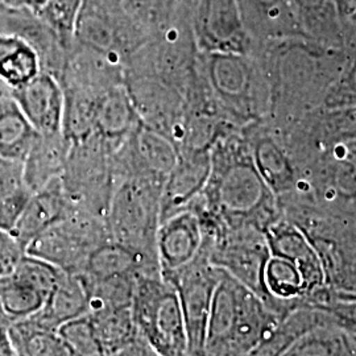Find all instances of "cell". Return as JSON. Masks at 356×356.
Listing matches in <instances>:
<instances>
[{
  "mask_svg": "<svg viewBox=\"0 0 356 356\" xmlns=\"http://www.w3.org/2000/svg\"><path fill=\"white\" fill-rule=\"evenodd\" d=\"M193 204L211 234L247 227L266 231L280 218L279 201L254 165L242 128L211 147L210 173Z\"/></svg>",
  "mask_w": 356,
  "mask_h": 356,
  "instance_id": "1",
  "label": "cell"
},
{
  "mask_svg": "<svg viewBox=\"0 0 356 356\" xmlns=\"http://www.w3.org/2000/svg\"><path fill=\"white\" fill-rule=\"evenodd\" d=\"M281 318L257 294L220 268L209 314L204 355H252Z\"/></svg>",
  "mask_w": 356,
  "mask_h": 356,
  "instance_id": "2",
  "label": "cell"
},
{
  "mask_svg": "<svg viewBox=\"0 0 356 356\" xmlns=\"http://www.w3.org/2000/svg\"><path fill=\"white\" fill-rule=\"evenodd\" d=\"M201 78L216 110L232 127L241 129L269 118L272 83L248 54L206 53Z\"/></svg>",
  "mask_w": 356,
  "mask_h": 356,
  "instance_id": "3",
  "label": "cell"
},
{
  "mask_svg": "<svg viewBox=\"0 0 356 356\" xmlns=\"http://www.w3.org/2000/svg\"><path fill=\"white\" fill-rule=\"evenodd\" d=\"M163 185L161 181L147 178L116 181L104 218L113 241L157 259L156 236L161 219Z\"/></svg>",
  "mask_w": 356,
  "mask_h": 356,
  "instance_id": "4",
  "label": "cell"
},
{
  "mask_svg": "<svg viewBox=\"0 0 356 356\" xmlns=\"http://www.w3.org/2000/svg\"><path fill=\"white\" fill-rule=\"evenodd\" d=\"M134 319L157 356L188 355V337L176 288L161 273L136 277Z\"/></svg>",
  "mask_w": 356,
  "mask_h": 356,
  "instance_id": "5",
  "label": "cell"
},
{
  "mask_svg": "<svg viewBox=\"0 0 356 356\" xmlns=\"http://www.w3.org/2000/svg\"><path fill=\"white\" fill-rule=\"evenodd\" d=\"M113 152L97 134L72 144L60 181L73 213L106 218L116 185Z\"/></svg>",
  "mask_w": 356,
  "mask_h": 356,
  "instance_id": "6",
  "label": "cell"
},
{
  "mask_svg": "<svg viewBox=\"0 0 356 356\" xmlns=\"http://www.w3.org/2000/svg\"><path fill=\"white\" fill-rule=\"evenodd\" d=\"M108 239L111 236L104 218L76 211L38 234L24 252L65 272L81 273L91 252Z\"/></svg>",
  "mask_w": 356,
  "mask_h": 356,
  "instance_id": "7",
  "label": "cell"
},
{
  "mask_svg": "<svg viewBox=\"0 0 356 356\" xmlns=\"http://www.w3.org/2000/svg\"><path fill=\"white\" fill-rule=\"evenodd\" d=\"M204 238L209 244L210 263L225 269L257 294L270 310L277 313L264 284V269L270 256L266 232L254 227L229 229L219 234L204 229Z\"/></svg>",
  "mask_w": 356,
  "mask_h": 356,
  "instance_id": "8",
  "label": "cell"
},
{
  "mask_svg": "<svg viewBox=\"0 0 356 356\" xmlns=\"http://www.w3.org/2000/svg\"><path fill=\"white\" fill-rule=\"evenodd\" d=\"M161 276L177 291L188 337V355L204 356L210 307L220 279V268L210 263L206 238L200 254L191 263Z\"/></svg>",
  "mask_w": 356,
  "mask_h": 356,
  "instance_id": "9",
  "label": "cell"
},
{
  "mask_svg": "<svg viewBox=\"0 0 356 356\" xmlns=\"http://www.w3.org/2000/svg\"><path fill=\"white\" fill-rule=\"evenodd\" d=\"M250 145L254 165L275 193L279 204L297 200L304 182L292 151L280 128L269 120H260L242 128Z\"/></svg>",
  "mask_w": 356,
  "mask_h": 356,
  "instance_id": "10",
  "label": "cell"
},
{
  "mask_svg": "<svg viewBox=\"0 0 356 356\" xmlns=\"http://www.w3.org/2000/svg\"><path fill=\"white\" fill-rule=\"evenodd\" d=\"M177 145L141 120L136 129L113 152L115 179L147 178L165 181L177 163Z\"/></svg>",
  "mask_w": 356,
  "mask_h": 356,
  "instance_id": "11",
  "label": "cell"
},
{
  "mask_svg": "<svg viewBox=\"0 0 356 356\" xmlns=\"http://www.w3.org/2000/svg\"><path fill=\"white\" fill-rule=\"evenodd\" d=\"M202 219L191 202L160 222L156 251L161 275L179 269L200 254L204 244Z\"/></svg>",
  "mask_w": 356,
  "mask_h": 356,
  "instance_id": "12",
  "label": "cell"
},
{
  "mask_svg": "<svg viewBox=\"0 0 356 356\" xmlns=\"http://www.w3.org/2000/svg\"><path fill=\"white\" fill-rule=\"evenodd\" d=\"M197 31L204 53H248L250 36L243 26L236 0H204Z\"/></svg>",
  "mask_w": 356,
  "mask_h": 356,
  "instance_id": "13",
  "label": "cell"
},
{
  "mask_svg": "<svg viewBox=\"0 0 356 356\" xmlns=\"http://www.w3.org/2000/svg\"><path fill=\"white\" fill-rule=\"evenodd\" d=\"M264 232L270 254L291 259L304 273L309 288V298L305 305H310L321 293L329 288L325 269L316 248L302 229L282 214L270 223Z\"/></svg>",
  "mask_w": 356,
  "mask_h": 356,
  "instance_id": "14",
  "label": "cell"
},
{
  "mask_svg": "<svg viewBox=\"0 0 356 356\" xmlns=\"http://www.w3.org/2000/svg\"><path fill=\"white\" fill-rule=\"evenodd\" d=\"M11 95L38 134L61 132L65 92L54 74L42 70L22 88L13 90Z\"/></svg>",
  "mask_w": 356,
  "mask_h": 356,
  "instance_id": "15",
  "label": "cell"
},
{
  "mask_svg": "<svg viewBox=\"0 0 356 356\" xmlns=\"http://www.w3.org/2000/svg\"><path fill=\"white\" fill-rule=\"evenodd\" d=\"M210 173V151H179L161 193V219L189 204L202 193Z\"/></svg>",
  "mask_w": 356,
  "mask_h": 356,
  "instance_id": "16",
  "label": "cell"
},
{
  "mask_svg": "<svg viewBox=\"0 0 356 356\" xmlns=\"http://www.w3.org/2000/svg\"><path fill=\"white\" fill-rule=\"evenodd\" d=\"M94 329L102 346L103 356H157L139 330L131 307L90 312Z\"/></svg>",
  "mask_w": 356,
  "mask_h": 356,
  "instance_id": "17",
  "label": "cell"
},
{
  "mask_svg": "<svg viewBox=\"0 0 356 356\" xmlns=\"http://www.w3.org/2000/svg\"><path fill=\"white\" fill-rule=\"evenodd\" d=\"M250 38L286 40L306 38L289 0H236Z\"/></svg>",
  "mask_w": 356,
  "mask_h": 356,
  "instance_id": "18",
  "label": "cell"
},
{
  "mask_svg": "<svg viewBox=\"0 0 356 356\" xmlns=\"http://www.w3.org/2000/svg\"><path fill=\"white\" fill-rule=\"evenodd\" d=\"M73 213L60 178L53 179L42 189L32 193L11 234L26 251L28 243L44 229Z\"/></svg>",
  "mask_w": 356,
  "mask_h": 356,
  "instance_id": "19",
  "label": "cell"
},
{
  "mask_svg": "<svg viewBox=\"0 0 356 356\" xmlns=\"http://www.w3.org/2000/svg\"><path fill=\"white\" fill-rule=\"evenodd\" d=\"M141 123L126 82L103 91L97 102L95 134L115 151Z\"/></svg>",
  "mask_w": 356,
  "mask_h": 356,
  "instance_id": "20",
  "label": "cell"
},
{
  "mask_svg": "<svg viewBox=\"0 0 356 356\" xmlns=\"http://www.w3.org/2000/svg\"><path fill=\"white\" fill-rule=\"evenodd\" d=\"M94 279L120 277L161 273L159 260L140 254L122 243L108 239L98 245L88 259L85 269L81 272Z\"/></svg>",
  "mask_w": 356,
  "mask_h": 356,
  "instance_id": "21",
  "label": "cell"
},
{
  "mask_svg": "<svg viewBox=\"0 0 356 356\" xmlns=\"http://www.w3.org/2000/svg\"><path fill=\"white\" fill-rule=\"evenodd\" d=\"M70 148L72 143L65 138L63 131L48 135L38 134V139L23 160L28 189L35 193L53 179L61 177Z\"/></svg>",
  "mask_w": 356,
  "mask_h": 356,
  "instance_id": "22",
  "label": "cell"
},
{
  "mask_svg": "<svg viewBox=\"0 0 356 356\" xmlns=\"http://www.w3.org/2000/svg\"><path fill=\"white\" fill-rule=\"evenodd\" d=\"M89 313V297L81 276L63 270L44 305L32 317L47 327L58 330L65 322Z\"/></svg>",
  "mask_w": 356,
  "mask_h": 356,
  "instance_id": "23",
  "label": "cell"
},
{
  "mask_svg": "<svg viewBox=\"0 0 356 356\" xmlns=\"http://www.w3.org/2000/svg\"><path fill=\"white\" fill-rule=\"evenodd\" d=\"M73 36L83 48L102 54L115 64H123L126 48L116 33V26L113 20L102 11L90 7L86 0H83L81 11L78 13Z\"/></svg>",
  "mask_w": 356,
  "mask_h": 356,
  "instance_id": "24",
  "label": "cell"
},
{
  "mask_svg": "<svg viewBox=\"0 0 356 356\" xmlns=\"http://www.w3.org/2000/svg\"><path fill=\"white\" fill-rule=\"evenodd\" d=\"M42 72V57L26 38L0 35V83L19 89Z\"/></svg>",
  "mask_w": 356,
  "mask_h": 356,
  "instance_id": "25",
  "label": "cell"
},
{
  "mask_svg": "<svg viewBox=\"0 0 356 356\" xmlns=\"http://www.w3.org/2000/svg\"><path fill=\"white\" fill-rule=\"evenodd\" d=\"M38 136L13 95H0V156L23 161Z\"/></svg>",
  "mask_w": 356,
  "mask_h": 356,
  "instance_id": "26",
  "label": "cell"
},
{
  "mask_svg": "<svg viewBox=\"0 0 356 356\" xmlns=\"http://www.w3.org/2000/svg\"><path fill=\"white\" fill-rule=\"evenodd\" d=\"M8 335L15 355L70 356L58 331L47 327L32 316L13 322Z\"/></svg>",
  "mask_w": 356,
  "mask_h": 356,
  "instance_id": "27",
  "label": "cell"
},
{
  "mask_svg": "<svg viewBox=\"0 0 356 356\" xmlns=\"http://www.w3.org/2000/svg\"><path fill=\"white\" fill-rule=\"evenodd\" d=\"M32 191L24 179L23 161L0 156V227L11 232Z\"/></svg>",
  "mask_w": 356,
  "mask_h": 356,
  "instance_id": "28",
  "label": "cell"
},
{
  "mask_svg": "<svg viewBox=\"0 0 356 356\" xmlns=\"http://www.w3.org/2000/svg\"><path fill=\"white\" fill-rule=\"evenodd\" d=\"M284 355H356L355 344L351 334L337 326L330 319L306 331Z\"/></svg>",
  "mask_w": 356,
  "mask_h": 356,
  "instance_id": "29",
  "label": "cell"
},
{
  "mask_svg": "<svg viewBox=\"0 0 356 356\" xmlns=\"http://www.w3.org/2000/svg\"><path fill=\"white\" fill-rule=\"evenodd\" d=\"M65 107L63 134L72 144L95 134L97 102L101 94L88 90L64 88Z\"/></svg>",
  "mask_w": 356,
  "mask_h": 356,
  "instance_id": "30",
  "label": "cell"
},
{
  "mask_svg": "<svg viewBox=\"0 0 356 356\" xmlns=\"http://www.w3.org/2000/svg\"><path fill=\"white\" fill-rule=\"evenodd\" d=\"M306 36L335 40L339 36V13L335 0H289Z\"/></svg>",
  "mask_w": 356,
  "mask_h": 356,
  "instance_id": "31",
  "label": "cell"
},
{
  "mask_svg": "<svg viewBox=\"0 0 356 356\" xmlns=\"http://www.w3.org/2000/svg\"><path fill=\"white\" fill-rule=\"evenodd\" d=\"M78 275L83 281L88 292L90 312L132 306L136 277L120 276L94 279L85 273Z\"/></svg>",
  "mask_w": 356,
  "mask_h": 356,
  "instance_id": "32",
  "label": "cell"
},
{
  "mask_svg": "<svg viewBox=\"0 0 356 356\" xmlns=\"http://www.w3.org/2000/svg\"><path fill=\"white\" fill-rule=\"evenodd\" d=\"M47 300L44 293L6 272L0 276V304L13 322L33 316Z\"/></svg>",
  "mask_w": 356,
  "mask_h": 356,
  "instance_id": "33",
  "label": "cell"
},
{
  "mask_svg": "<svg viewBox=\"0 0 356 356\" xmlns=\"http://www.w3.org/2000/svg\"><path fill=\"white\" fill-rule=\"evenodd\" d=\"M57 331L70 356H103L102 346L89 314L65 322Z\"/></svg>",
  "mask_w": 356,
  "mask_h": 356,
  "instance_id": "34",
  "label": "cell"
},
{
  "mask_svg": "<svg viewBox=\"0 0 356 356\" xmlns=\"http://www.w3.org/2000/svg\"><path fill=\"white\" fill-rule=\"evenodd\" d=\"M322 104L327 110L356 107V56L331 82Z\"/></svg>",
  "mask_w": 356,
  "mask_h": 356,
  "instance_id": "35",
  "label": "cell"
},
{
  "mask_svg": "<svg viewBox=\"0 0 356 356\" xmlns=\"http://www.w3.org/2000/svg\"><path fill=\"white\" fill-rule=\"evenodd\" d=\"M83 0H49L42 15L60 33L74 35L76 17Z\"/></svg>",
  "mask_w": 356,
  "mask_h": 356,
  "instance_id": "36",
  "label": "cell"
},
{
  "mask_svg": "<svg viewBox=\"0 0 356 356\" xmlns=\"http://www.w3.org/2000/svg\"><path fill=\"white\" fill-rule=\"evenodd\" d=\"M24 254V250L16 242L13 234L0 227V263L13 266Z\"/></svg>",
  "mask_w": 356,
  "mask_h": 356,
  "instance_id": "37",
  "label": "cell"
},
{
  "mask_svg": "<svg viewBox=\"0 0 356 356\" xmlns=\"http://www.w3.org/2000/svg\"><path fill=\"white\" fill-rule=\"evenodd\" d=\"M11 323L13 321L7 316V313L4 312L3 306L0 304V356L15 355L11 342H10V335H8Z\"/></svg>",
  "mask_w": 356,
  "mask_h": 356,
  "instance_id": "38",
  "label": "cell"
},
{
  "mask_svg": "<svg viewBox=\"0 0 356 356\" xmlns=\"http://www.w3.org/2000/svg\"><path fill=\"white\" fill-rule=\"evenodd\" d=\"M16 8H24L32 13H41L49 0H4Z\"/></svg>",
  "mask_w": 356,
  "mask_h": 356,
  "instance_id": "39",
  "label": "cell"
},
{
  "mask_svg": "<svg viewBox=\"0 0 356 356\" xmlns=\"http://www.w3.org/2000/svg\"><path fill=\"white\" fill-rule=\"evenodd\" d=\"M132 4H135V6H147V4H149L152 0H129Z\"/></svg>",
  "mask_w": 356,
  "mask_h": 356,
  "instance_id": "40",
  "label": "cell"
},
{
  "mask_svg": "<svg viewBox=\"0 0 356 356\" xmlns=\"http://www.w3.org/2000/svg\"><path fill=\"white\" fill-rule=\"evenodd\" d=\"M10 268H11V266H7V264H4V263H0V276L4 275L6 272H8Z\"/></svg>",
  "mask_w": 356,
  "mask_h": 356,
  "instance_id": "41",
  "label": "cell"
},
{
  "mask_svg": "<svg viewBox=\"0 0 356 356\" xmlns=\"http://www.w3.org/2000/svg\"><path fill=\"white\" fill-rule=\"evenodd\" d=\"M6 94H11V90L7 89L4 85L0 83V95H6Z\"/></svg>",
  "mask_w": 356,
  "mask_h": 356,
  "instance_id": "42",
  "label": "cell"
},
{
  "mask_svg": "<svg viewBox=\"0 0 356 356\" xmlns=\"http://www.w3.org/2000/svg\"><path fill=\"white\" fill-rule=\"evenodd\" d=\"M337 1V0H335ZM350 1H356V0H350Z\"/></svg>",
  "mask_w": 356,
  "mask_h": 356,
  "instance_id": "43",
  "label": "cell"
}]
</instances>
